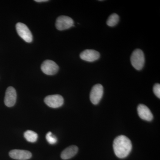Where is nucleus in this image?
Returning a JSON list of instances; mask_svg holds the SVG:
<instances>
[{
  "label": "nucleus",
  "mask_w": 160,
  "mask_h": 160,
  "mask_svg": "<svg viewBox=\"0 0 160 160\" xmlns=\"http://www.w3.org/2000/svg\"><path fill=\"white\" fill-rule=\"evenodd\" d=\"M41 69L45 74L53 75L56 74L59 70V66L53 61L47 60L44 61L41 65Z\"/></svg>",
  "instance_id": "6"
},
{
  "label": "nucleus",
  "mask_w": 160,
  "mask_h": 160,
  "mask_svg": "<svg viewBox=\"0 0 160 160\" xmlns=\"http://www.w3.org/2000/svg\"><path fill=\"white\" fill-rule=\"evenodd\" d=\"M24 136L26 139L30 142H35L37 141L38 138L37 133L32 130H28L25 132Z\"/></svg>",
  "instance_id": "13"
},
{
  "label": "nucleus",
  "mask_w": 160,
  "mask_h": 160,
  "mask_svg": "<svg viewBox=\"0 0 160 160\" xmlns=\"http://www.w3.org/2000/svg\"><path fill=\"white\" fill-rule=\"evenodd\" d=\"M130 61L132 65L138 70L143 69L145 64V59L143 51L140 49H136L132 53Z\"/></svg>",
  "instance_id": "2"
},
{
  "label": "nucleus",
  "mask_w": 160,
  "mask_h": 160,
  "mask_svg": "<svg viewBox=\"0 0 160 160\" xmlns=\"http://www.w3.org/2000/svg\"><path fill=\"white\" fill-rule=\"evenodd\" d=\"M153 91L154 94L158 98H160V85L159 84H155L153 86Z\"/></svg>",
  "instance_id": "16"
},
{
  "label": "nucleus",
  "mask_w": 160,
  "mask_h": 160,
  "mask_svg": "<svg viewBox=\"0 0 160 160\" xmlns=\"http://www.w3.org/2000/svg\"><path fill=\"white\" fill-rule=\"evenodd\" d=\"M17 31L20 37L26 42L30 43L32 41V35L31 31L25 24L18 22L16 25Z\"/></svg>",
  "instance_id": "3"
},
{
  "label": "nucleus",
  "mask_w": 160,
  "mask_h": 160,
  "mask_svg": "<svg viewBox=\"0 0 160 160\" xmlns=\"http://www.w3.org/2000/svg\"><path fill=\"white\" fill-rule=\"evenodd\" d=\"M48 0H35V2H48Z\"/></svg>",
  "instance_id": "17"
},
{
  "label": "nucleus",
  "mask_w": 160,
  "mask_h": 160,
  "mask_svg": "<svg viewBox=\"0 0 160 160\" xmlns=\"http://www.w3.org/2000/svg\"><path fill=\"white\" fill-rule=\"evenodd\" d=\"M16 99L17 92L15 89L11 86L8 87L6 89L4 100L5 105L7 107H12L15 104Z\"/></svg>",
  "instance_id": "8"
},
{
  "label": "nucleus",
  "mask_w": 160,
  "mask_h": 160,
  "mask_svg": "<svg viewBox=\"0 0 160 160\" xmlns=\"http://www.w3.org/2000/svg\"><path fill=\"white\" fill-rule=\"evenodd\" d=\"M119 20V16L116 13H112L108 18L106 23L108 26H110V27H113L118 24Z\"/></svg>",
  "instance_id": "14"
},
{
  "label": "nucleus",
  "mask_w": 160,
  "mask_h": 160,
  "mask_svg": "<svg viewBox=\"0 0 160 160\" xmlns=\"http://www.w3.org/2000/svg\"><path fill=\"white\" fill-rule=\"evenodd\" d=\"M80 57L82 60L88 62H93L100 57L99 52L93 49H86L81 52Z\"/></svg>",
  "instance_id": "9"
},
{
  "label": "nucleus",
  "mask_w": 160,
  "mask_h": 160,
  "mask_svg": "<svg viewBox=\"0 0 160 160\" xmlns=\"http://www.w3.org/2000/svg\"><path fill=\"white\" fill-rule=\"evenodd\" d=\"M78 148L76 146H71L64 149L61 153V158L63 160H68L73 157L77 153Z\"/></svg>",
  "instance_id": "12"
},
{
  "label": "nucleus",
  "mask_w": 160,
  "mask_h": 160,
  "mask_svg": "<svg viewBox=\"0 0 160 160\" xmlns=\"http://www.w3.org/2000/svg\"><path fill=\"white\" fill-rule=\"evenodd\" d=\"M44 102L47 106L51 108H58L63 105L64 98L60 95H52L46 97Z\"/></svg>",
  "instance_id": "7"
},
{
  "label": "nucleus",
  "mask_w": 160,
  "mask_h": 160,
  "mask_svg": "<svg viewBox=\"0 0 160 160\" xmlns=\"http://www.w3.org/2000/svg\"><path fill=\"white\" fill-rule=\"evenodd\" d=\"M56 27L58 30L62 31L74 26V22L71 18L66 16H61L57 19Z\"/></svg>",
  "instance_id": "4"
},
{
  "label": "nucleus",
  "mask_w": 160,
  "mask_h": 160,
  "mask_svg": "<svg viewBox=\"0 0 160 160\" xmlns=\"http://www.w3.org/2000/svg\"><path fill=\"white\" fill-rule=\"evenodd\" d=\"M46 139L49 144L54 145L57 142L58 139L55 136L53 135L51 132H49L46 134Z\"/></svg>",
  "instance_id": "15"
},
{
  "label": "nucleus",
  "mask_w": 160,
  "mask_h": 160,
  "mask_svg": "<svg viewBox=\"0 0 160 160\" xmlns=\"http://www.w3.org/2000/svg\"><path fill=\"white\" fill-rule=\"evenodd\" d=\"M9 155L12 158L16 160H26L32 157V153L27 150L14 149L9 152Z\"/></svg>",
  "instance_id": "10"
},
{
  "label": "nucleus",
  "mask_w": 160,
  "mask_h": 160,
  "mask_svg": "<svg viewBox=\"0 0 160 160\" xmlns=\"http://www.w3.org/2000/svg\"><path fill=\"white\" fill-rule=\"evenodd\" d=\"M104 89L100 84H96L92 87L90 93V100L92 104L97 105L102 98Z\"/></svg>",
  "instance_id": "5"
},
{
  "label": "nucleus",
  "mask_w": 160,
  "mask_h": 160,
  "mask_svg": "<svg viewBox=\"0 0 160 160\" xmlns=\"http://www.w3.org/2000/svg\"><path fill=\"white\" fill-rule=\"evenodd\" d=\"M113 148L116 155L120 158H124L127 157L131 152L132 144L127 137L119 136L113 141Z\"/></svg>",
  "instance_id": "1"
},
{
  "label": "nucleus",
  "mask_w": 160,
  "mask_h": 160,
  "mask_svg": "<svg viewBox=\"0 0 160 160\" xmlns=\"http://www.w3.org/2000/svg\"><path fill=\"white\" fill-rule=\"evenodd\" d=\"M138 112L139 117L145 121L150 122L153 119V115L146 105L140 104L138 107Z\"/></svg>",
  "instance_id": "11"
}]
</instances>
